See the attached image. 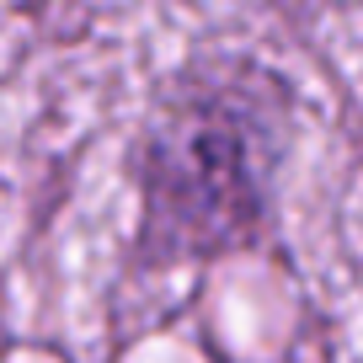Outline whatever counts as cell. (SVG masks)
<instances>
[{"instance_id":"cell-1","label":"cell","mask_w":363,"mask_h":363,"mask_svg":"<svg viewBox=\"0 0 363 363\" xmlns=\"http://www.w3.org/2000/svg\"><path fill=\"white\" fill-rule=\"evenodd\" d=\"M289 145V91L251 65L177 80L139 139V251L150 262L219 257L262 240Z\"/></svg>"}]
</instances>
